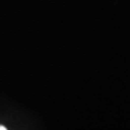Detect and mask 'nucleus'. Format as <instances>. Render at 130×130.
Segmentation results:
<instances>
[{
    "instance_id": "1",
    "label": "nucleus",
    "mask_w": 130,
    "mask_h": 130,
    "mask_svg": "<svg viewBox=\"0 0 130 130\" xmlns=\"http://www.w3.org/2000/svg\"><path fill=\"white\" fill-rule=\"evenodd\" d=\"M0 130H7V128L3 127V126H0Z\"/></svg>"
}]
</instances>
